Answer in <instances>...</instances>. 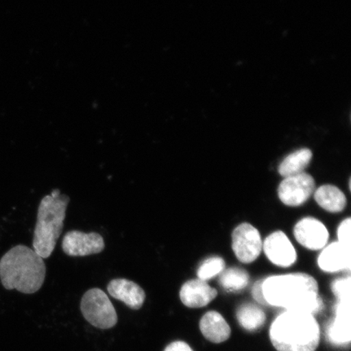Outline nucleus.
Masks as SVG:
<instances>
[{"instance_id": "17", "label": "nucleus", "mask_w": 351, "mask_h": 351, "mask_svg": "<svg viewBox=\"0 0 351 351\" xmlns=\"http://www.w3.org/2000/svg\"><path fill=\"white\" fill-rule=\"evenodd\" d=\"M313 159V152L307 148H302L289 154L278 167V173L284 178L304 172Z\"/></svg>"}, {"instance_id": "22", "label": "nucleus", "mask_w": 351, "mask_h": 351, "mask_svg": "<svg viewBox=\"0 0 351 351\" xmlns=\"http://www.w3.org/2000/svg\"><path fill=\"white\" fill-rule=\"evenodd\" d=\"M350 230V218L345 219L337 228V239H339L337 241L348 248H351Z\"/></svg>"}, {"instance_id": "23", "label": "nucleus", "mask_w": 351, "mask_h": 351, "mask_svg": "<svg viewBox=\"0 0 351 351\" xmlns=\"http://www.w3.org/2000/svg\"><path fill=\"white\" fill-rule=\"evenodd\" d=\"M165 351H194L186 342L174 341L165 348Z\"/></svg>"}, {"instance_id": "10", "label": "nucleus", "mask_w": 351, "mask_h": 351, "mask_svg": "<svg viewBox=\"0 0 351 351\" xmlns=\"http://www.w3.org/2000/svg\"><path fill=\"white\" fill-rule=\"evenodd\" d=\"M293 235L298 243L311 251L326 247L329 239L327 227L319 219L311 217L297 222L293 228Z\"/></svg>"}, {"instance_id": "9", "label": "nucleus", "mask_w": 351, "mask_h": 351, "mask_svg": "<svg viewBox=\"0 0 351 351\" xmlns=\"http://www.w3.org/2000/svg\"><path fill=\"white\" fill-rule=\"evenodd\" d=\"M263 250L269 261L276 266L289 267L297 261L296 250L282 231H276L267 236L263 241Z\"/></svg>"}, {"instance_id": "4", "label": "nucleus", "mask_w": 351, "mask_h": 351, "mask_svg": "<svg viewBox=\"0 0 351 351\" xmlns=\"http://www.w3.org/2000/svg\"><path fill=\"white\" fill-rule=\"evenodd\" d=\"M69 201V196L66 195L57 197L46 195L38 206L33 250L43 258H49L54 252L63 230Z\"/></svg>"}, {"instance_id": "8", "label": "nucleus", "mask_w": 351, "mask_h": 351, "mask_svg": "<svg viewBox=\"0 0 351 351\" xmlns=\"http://www.w3.org/2000/svg\"><path fill=\"white\" fill-rule=\"evenodd\" d=\"M105 243L102 236L98 232H84L72 230L66 232L62 249L69 256L82 257L102 252Z\"/></svg>"}, {"instance_id": "15", "label": "nucleus", "mask_w": 351, "mask_h": 351, "mask_svg": "<svg viewBox=\"0 0 351 351\" xmlns=\"http://www.w3.org/2000/svg\"><path fill=\"white\" fill-rule=\"evenodd\" d=\"M200 330L208 341L221 343L230 339L231 328L229 324L217 311H210L200 320Z\"/></svg>"}, {"instance_id": "20", "label": "nucleus", "mask_w": 351, "mask_h": 351, "mask_svg": "<svg viewBox=\"0 0 351 351\" xmlns=\"http://www.w3.org/2000/svg\"><path fill=\"white\" fill-rule=\"evenodd\" d=\"M226 269V262L221 257L214 256L207 258L197 271V278L207 282Z\"/></svg>"}, {"instance_id": "25", "label": "nucleus", "mask_w": 351, "mask_h": 351, "mask_svg": "<svg viewBox=\"0 0 351 351\" xmlns=\"http://www.w3.org/2000/svg\"><path fill=\"white\" fill-rule=\"evenodd\" d=\"M60 190H54L51 192V194L50 195L52 197H57L60 195Z\"/></svg>"}, {"instance_id": "24", "label": "nucleus", "mask_w": 351, "mask_h": 351, "mask_svg": "<svg viewBox=\"0 0 351 351\" xmlns=\"http://www.w3.org/2000/svg\"><path fill=\"white\" fill-rule=\"evenodd\" d=\"M262 283L263 280H258V282H257L256 285H254L252 291V295L254 298H256V300L258 302H260V304L263 305H267L265 298H263V295Z\"/></svg>"}, {"instance_id": "7", "label": "nucleus", "mask_w": 351, "mask_h": 351, "mask_svg": "<svg viewBox=\"0 0 351 351\" xmlns=\"http://www.w3.org/2000/svg\"><path fill=\"white\" fill-rule=\"evenodd\" d=\"M315 189L313 176L304 172L284 178L278 187V197L288 207L297 208L309 200L314 194Z\"/></svg>"}, {"instance_id": "2", "label": "nucleus", "mask_w": 351, "mask_h": 351, "mask_svg": "<svg viewBox=\"0 0 351 351\" xmlns=\"http://www.w3.org/2000/svg\"><path fill=\"white\" fill-rule=\"evenodd\" d=\"M33 249L24 245L12 247L0 260V280L3 287L27 295L36 293L45 280V263Z\"/></svg>"}, {"instance_id": "3", "label": "nucleus", "mask_w": 351, "mask_h": 351, "mask_svg": "<svg viewBox=\"0 0 351 351\" xmlns=\"http://www.w3.org/2000/svg\"><path fill=\"white\" fill-rule=\"evenodd\" d=\"M269 335L278 351H315L319 344L320 329L315 315L285 311L271 324Z\"/></svg>"}, {"instance_id": "18", "label": "nucleus", "mask_w": 351, "mask_h": 351, "mask_svg": "<svg viewBox=\"0 0 351 351\" xmlns=\"http://www.w3.org/2000/svg\"><path fill=\"white\" fill-rule=\"evenodd\" d=\"M236 317L241 326L250 332L260 330L266 322L265 311L261 306L250 302L239 307Z\"/></svg>"}, {"instance_id": "5", "label": "nucleus", "mask_w": 351, "mask_h": 351, "mask_svg": "<svg viewBox=\"0 0 351 351\" xmlns=\"http://www.w3.org/2000/svg\"><path fill=\"white\" fill-rule=\"evenodd\" d=\"M81 310L83 317L96 328L108 329L117 323V311L102 289L94 288L86 292L82 298Z\"/></svg>"}, {"instance_id": "13", "label": "nucleus", "mask_w": 351, "mask_h": 351, "mask_svg": "<svg viewBox=\"0 0 351 351\" xmlns=\"http://www.w3.org/2000/svg\"><path fill=\"white\" fill-rule=\"evenodd\" d=\"M318 266L326 273H337L343 270H350L351 248L345 247L339 241L327 245L322 249L318 257Z\"/></svg>"}, {"instance_id": "6", "label": "nucleus", "mask_w": 351, "mask_h": 351, "mask_svg": "<svg viewBox=\"0 0 351 351\" xmlns=\"http://www.w3.org/2000/svg\"><path fill=\"white\" fill-rule=\"evenodd\" d=\"M232 249L241 263L247 265L256 261L263 250L261 232L251 223H240L232 231Z\"/></svg>"}, {"instance_id": "12", "label": "nucleus", "mask_w": 351, "mask_h": 351, "mask_svg": "<svg viewBox=\"0 0 351 351\" xmlns=\"http://www.w3.org/2000/svg\"><path fill=\"white\" fill-rule=\"evenodd\" d=\"M337 301L335 318L327 328L328 339L332 344H349L351 340V300Z\"/></svg>"}, {"instance_id": "19", "label": "nucleus", "mask_w": 351, "mask_h": 351, "mask_svg": "<svg viewBox=\"0 0 351 351\" xmlns=\"http://www.w3.org/2000/svg\"><path fill=\"white\" fill-rule=\"evenodd\" d=\"M250 276L247 271L239 267H230L225 269L219 276V284L227 291H243L247 287Z\"/></svg>"}, {"instance_id": "14", "label": "nucleus", "mask_w": 351, "mask_h": 351, "mask_svg": "<svg viewBox=\"0 0 351 351\" xmlns=\"http://www.w3.org/2000/svg\"><path fill=\"white\" fill-rule=\"evenodd\" d=\"M108 291L110 295L133 310L141 308L146 298V293L140 285L125 278L111 280L108 285Z\"/></svg>"}, {"instance_id": "11", "label": "nucleus", "mask_w": 351, "mask_h": 351, "mask_svg": "<svg viewBox=\"0 0 351 351\" xmlns=\"http://www.w3.org/2000/svg\"><path fill=\"white\" fill-rule=\"evenodd\" d=\"M218 295L216 289L210 287L205 280H188L180 291L182 304L190 308H200L210 304Z\"/></svg>"}, {"instance_id": "16", "label": "nucleus", "mask_w": 351, "mask_h": 351, "mask_svg": "<svg viewBox=\"0 0 351 351\" xmlns=\"http://www.w3.org/2000/svg\"><path fill=\"white\" fill-rule=\"evenodd\" d=\"M314 199L320 208L330 213H341L346 207L348 199L339 188L324 185L314 192Z\"/></svg>"}, {"instance_id": "21", "label": "nucleus", "mask_w": 351, "mask_h": 351, "mask_svg": "<svg viewBox=\"0 0 351 351\" xmlns=\"http://www.w3.org/2000/svg\"><path fill=\"white\" fill-rule=\"evenodd\" d=\"M332 291L337 300H351V280L350 276L335 280L332 284Z\"/></svg>"}, {"instance_id": "1", "label": "nucleus", "mask_w": 351, "mask_h": 351, "mask_svg": "<svg viewBox=\"0 0 351 351\" xmlns=\"http://www.w3.org/2000/svg\"><path fill=\"white\" fill-rule=\"evenodd\" d=\"M262 292L266 304L282 307L285 311L315 315L324 307L318 283L307 274L271 276L263 280Z\"/></svg>"}]
</instances>
